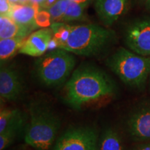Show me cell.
Here are the masks:
<instances>
[{
	"instance_id": "cell-2",
	"label": "cell",
	"mask_w": 150,
	"mask_h": 150,
	"mask_svg": "<svg viewBox=\"0 0 150 150\" xmlns=\"http://www.w3.org/2000/svg\"><path fill=\"white\" fill-rule=\"evenodd\" d=\"M29 122L24 141L36 150H50L56 141L61 122L53 110L40 101L30 102Z\"/></svg>"
},
{
	"instance_id": "cell-28",
	"label": "cell",
	"mask_w": 150,
	"mask_h": 150,
	"mask_svg": "<svg viewBox=\"0 0 150 150\" xmlns=\"http://www.w3.org/2000/svg\"><path fill=\"white\" fill-rule=\"evenodd\" d=\"M146 8L150 12V0H145Z\"/></svg>"
},
{
	"instance_id": "cell-9",
	"label": "cell",
	"mask_w": 150,
	"mask_h": 150,
	"mask_svg": "<svg viewBox=\"0 0 150 150\" xmlns=\"http://www.w3.org/2000/svg\"><path fill=\"white\" fill-rule=\"evenodd\" d=\"M126 129L131 138L137 141H150V104L138 106L129 114Z\"/></svg>"
},
{
	"instance_id": "cell-18",
	"label": "cell",
	"mask_w": 150,
	"mask_h": 150,
	"mask_svg": "<svg viewBox=\"0 0 150 150\" xmlns=\"http://www.w3.org/2000/svg\"><path fill=\"white\" fill-rule=\"evenodd\" d=\"M87 7V6L86 5L81 4L69 0L67 8L61 22L68 23V22L85 20L86 19L85 11Z\"/></svg>"
},
{
	"instance_id": "cell-22",
	"label": "cell",
	"mask_w": 150,
	"mask_h": 150,
	"mask_svg": "<svg viewBox=\"0 0 150 150\" xmlns=\"http://www.w3.org/2000/svg\"><path fill=\"white\" fill-rule=\"evenodd\" d=\"M12 6L8 0H0V16H9Z\"/></svg>"
},
{
	"instance_id": "cell-4",
	"label": "cell",
	"mask_w": 150,
	"mask_h": 150,
	"mask_svg": "<svg viewBox=\"0 0 150 150\" xmlns=\"http://www.w3.org/2000/svg\"><path fill=\"white\" fill-rule=\"evenodd\" d=\"M106 65L123 83L131 87L141 88L150 74V57L124 47L118 48L108 56Z\"/></svg>"
},
{
	"instance_id": "cell-24",
	"label": "cell",
	"mask_w": 150,
	"mask_h": 150,
	"mask_svg": "<svg viewBox=\"0 0 150 150\" xmlns=\"http://www.w3.org/2000/svg\"><path fill=\"white\" fill-rule=\"evenodd\" d=\"M134 150H150V142L138 145Z\"/></svg>"
},
{
	"instance_id": "cell-10",
	"label": "cell",
	"mask_w": 150,
	"mask_h": 150,
	"mask_svg": "<svg viewBox=\"0 0 150 150\" xmlns=\"http://www.w3.org/2000/svg\"><path fill=\"white\" fill-rule=\"evenodd\" d=\"M130 0H95L94 7L105 27H110L128 11Z\"/></svg>"
},
{
	"instance_id": "cell-12",
	"label": "cell",
	"mask_w": 150,
	"mask_h": 150,
	"mask_svg": "<svg viewBox=\"0 0 150 150\" xmlns=\"http://www.w3.org/2000/svg\"><path fill=\"white\" fill-rule=\"evenodd\" d=\"M40 6L35 3L13 4L9 16L22 29L31 31L36 29L35 18Z\"/></svg>"
},
{
	"instance_id": "cell-11",
	"label": "cell",
	"mask_w": 150,
	"mask_h": 150,
	"mask_svg": "<svg viewBox=\"0 0 150 150\" xmlns=\"http://www.w3.org/2000/svg\"><path fill=\"white\" fill-rule=\"evenodd\" d=\"M52 38L53 32L51 28L39 29L27 37L18 53L32 57H40L49 50Z\"/></svg>"
},
{
	"instance_id": "cell-17",
	"label": "cell",
	"mask_w": 150,
	"mask_h": 150,
	"mask_svg": "<svg viewBox=\"0 0 150 150\" xmlns=\"http://www.w3.org/2000/svg\"><path fill=\"white\" fill-rule=\"evenodd\" d=\"M25 120L12 125L0 133V150H4L12 145L23 128Z\"/></svg>"
},
{
	"instance_id": "cell-27",
	"label": "cell",
	"mask_w": 150,
	"mask_h": 150,
	"mask_svg": "<svg viewBox=\"0 0 150 150\" xmlns=\"http://www.w3.org/2000/svg\"><path fill=\"white\" fill-rule=\"evenodd\" d=\"M45 0H33V3H35L36 4H38L40 6V5L42 4L43 1H44Z\"/></svg>"
},
{
	"instance_id": "cell-21",
	"label": "cell",
	"mask_w": 150,
	"mask_h": 150,
	"mask_svg": "<svg viewBox=\"0 0 150 150\" xmlns=\"http://www.w3.org/2000/svg\"><path fill=\"white\" fill-rule=\"evenodd\" d=\"M35 25L36 29L50 27V26L52 25L51 16L47 10L40 8L35 15Z\"/></svg>"
},
{
	"instance_id": "cell-1",
	"label": "cell",
	"mask_w": 150,
	"mask_h": 150,
	"mask_svg": "<svg viewBox=\"0 0 150 150\" xmlns=\"http://www.w3.org/2000/svg\"><path fill=\"white\" fill-rule=\"evenodd\" d=\"M117 87L106 72L91 65L76 68L64 88V100L73 109L81 110L113 96Z\"/></svg>"
},
{
	"instance_id": "cell-13",
	"label": "cell",
	"mask_w": 150,
	"mask_h": 150,
	"mask_svg": "<svg viewBox=\"0 0 150 150\" xmlns=\"http://www.w3.org/2000/svg\"><path fill=\"white\" fill-rule=\"evenodd\" d=\"M97 150H125V148L119 133L108 127L99 135Z\"/></svg>"
},
{
	"instance_id": "cell-19",
	"label": "cell",
	"mask_w": 150,
	"mask_h": 150,
	"mask_svg": "<svg viewBox=\"0 0 150 150\" xmlns=\"http://www.w3.org/2000/svg\"><path fill=\"white\" fill-rule=\"evenodd\" d=\"M53 32V39L58 44V49L66 42L70 34L72 26L65 22H54L50 26Z\"/></svg>"
},
{
	"instance_id": "cell-29",
	"label": "cell",
	"mask_w": 150,
	"mask_h": 150,
	"mask_svg": "<svg viewBox=\"0 0 150 150\" xmlns=\"http://www.w3.org/2000/svg\"><path fill=\"white\" fill-rule=\"evenodd\" d=\"M12 4H16L20 3V0H8Z\"/></svg>"
},
{
	"instance_id": "cell-7",
	"label": "cell",
	"mask_w": 150,
	"mask_h": 150,
	"mask_svg": "<svg viewBox=\"0 0 150 150\" xmlns=\"http://www.w3.org/2000/svg\"><path fill=\"white\" fill-rule=\"evenodd\" d=\"M127 46L134 53L143 56L150 55V18L131 22L125 32Z\"/></svg>"
},
{
	"instance_id": "cell-16",
	"label": "cell",
	"mask_w": 150,
	"mask_h": 150,
	"mask_svg": "<svg viewBox=\"0 0 150 150\" xmlns=\"http://www.w3.org/2000/svg\"><path fill=\"white\" fill-rule=\"evenodd\" d=\"M24 117L18 108H1L0 110V133L13 124L24 120Z\"/></svg>"
},
{
	"instance_id": "cell-3",
	"label": "cell",
	"mask_w": 150,
	"mask_h": 150,
	"mask_svg": "<svg viewBox=\"0 0 150 150\" xmlns=\"http://www.w3.org/2000/svg\"><path fill=\"white\" fill-rule=\"evenodd\" d=\"M113 30L97 24L72 26L68 38L59 49L73 54L93 57L102 54L115 42Z\"/></svg>"
},
{
	"instance_id": "cell-30",
	"label": "cell",
	"mask_w": 150,
	"mask_h": 150,
	"mask_svg": "<svg viewBox=\"0 0 150 150\" xmlns=\"http://www.w3.org/2000/svg\"><path fill=\"white\" fill-rule=\"evenodd\" d=\"M143 1H145V0H143Z\"/></svg>"
},
{
	"instance_id": "cell-25",
	"label": "cell",
	"mask_w": 150,
	"mask_h": 150,
	"mask_svg": "<svg viewBox=\"0 0 150 150\" xmlns=\"http://www.w3.org/2000/svg\"><path fill=\"white\" fill-rule=\"evenodd\" d=\"M70 1H74V2L81 4H83L88 6L91 4L92 2H93L95 0H70Z\"/></svg>"
},
{
	"instance_id": "cell-26",
	"label": "cell",
	"mask_w": 150,
	"mask_h": 150,
	"mask_svg": "<svg viewBox=\"0 0 150 150\" xmlns=\"http://www.w3.org/2000/svg\"><path fill=\"white\" fill-rule=\"evenodd\" d=\"M33 2V0H20L19 4H28Z\"/></svg>"
},
{
	"instance_id": "cell-6",
	"label": "cell",
	"mask_w": 150,
	"mask_h": 150,
	"mask_svg": "<svg viewBox=\"0 0 150 150\" xmlns=\"http://www.w3.org/2000/svg\"><path fill=\"white\" fill-rule=\"evenodd\" d=\"M99 136L92 127H71L56 140L53 150H97Z\"/></svg>"
},
{
	"instance_id": "cell-23",
	"label": "cell",
	"mask_w": 150,
	"mask_h": 150,
	"mask_svg": "<svg viewBox=\"0 0 150 150\" xmlns=\"http://www.w3.org/2000/svg\"><path fill=\"white\" fill-rule=\"evenodd\" d=\"M58 0H45L40 5V8L42 9H48L52 6Z\"/></svg>"
},
{
	"instance_id": "cell-8",
	"label": "cell",
	"mask_w": 150,
	"mask_h": 150,
	"mask_svg": "<svg viewBox=\"0 0 150 150\" xmlns=\"http://www.w3.org/2000/svg\"><path fill=\"white\" fill-rule=\"evenodd\" d=\"M24 81L20 72L12 66L1 65L0 70V96L7 102H16L22 96Z\"/></svg>"
},
{
	"instance_id": "cell-5",
	"label": "cell",
	"mask_w": 150,
	"mask_h": 150,
	"mask_svg": "<svg viewBox=\"0 0 150 150\" xmlns=\"http://www.w3.org/2000/svg\"><path fill=\"white\" fill-rule=\"evenodd\" d=\"M76 65L74 54L63 49L45 53L35 62L38 79L47 87H56L65 83Z\"/></svg>"
},
{
	"instance_id": "cell-20",
	"label": "cell",
	"mask_w": 150,
	"mask_h": 150,
	"mask_svg": "<svg viewBox=\"0 0 150 150\" xmlns=\"http://www.w3.org/2000/svg\"><path fill=\"white\" fill-rule=\"evenodd\" d=\"M69 0H58L52 6L46 9L51 16L52 24L61 22L63 17L67 8Z\"/></svg>"
},
{
	"instance_id": "cell-14",
	"label": "cell",
	"mask_w": 150,
	"mask_h": 150,
	"mask_svg": "<svg viewBox=\"0 0 150 150\" xmlns=\"http://www.w3.org/2000/svg\"><path fill=\"white\" fill-rule=\"evenodd\" d=\"M29 31L22 29L9 16H0V39L28 37Z\"/></svg>"
},
{
	"instance_id": "cell-15",
	"label": "cell",
	"mask_w": 150,
	"mask_h": 150,
	"mask_svg": "<svg viewBox=\"0 0 150 150\" xmlns=\"http://www.w3.org/2000/svg\"><path fill=\"white\" fill-rule=\"evenodd\" d=\"M26 37H16L13 38L0 39V61L1 65L16 55L25 42Z\"/></svg>"
}]
</instances>
